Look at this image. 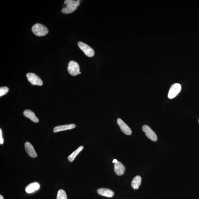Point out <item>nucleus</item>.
Instances as JSON below:
<instances>
[{
  "label": "nucleus",
  "mask_w": 199,
  "mask_h": 199,
  "mask_svg": "<svg viewBox=\"0 0 199 199\" xmlns=\"http://www.w3.org/2000/svg\"><path fill=\"white\" fill-rule=\"evenodd\" d=\"M32 30L35 35L38 36H45L48 33V28L40 23L34 24L32 27Z\"/></svg>",
  "instance_id": "f03ea898"
},
{
  "label": "nucleus",
  "mask_w": 199,
  "mask_h": 199,
  "mask_svg": "<svg viewBox=\"0 0 199 199\" xmlns=\"http://www.w3.org/2000/svg\"><path fill=\"white\" fill-rule=\"evenodd\" d=\"M40 188V185L37 182L31 183L28 184L25 188L27 193L30 194L38 190Z\"/></svg>",
  "instance_id": "9d476101"
},
{
  "label": "nucleus",
  "mask_w": 199,
  "mask_h": 199,
  "mask_svg": "<svg viewBox=\"0 0 199 199\" xmlns=\"http://www.w3.org/2000/svg\"><path fill=\"white\" fill-rule=\"evenodd\" d=\"M65 5L66 7L62 9L61 11L64 14L71 13L77 9L80 4V1L74 0H66L64 1Z\"/></svg>",
  "instance_id": "f257e3e1"
},
{
  "label": "nucleus",
  "mask_w": 199,
  "mask_h": 199,
  "mask_svg": "<svg viewBox=\"0 0 199 199\" xmlns=\"http://www.w3.org/2000/svg\"><path fill=\"white\" fill-rule=\"evenodd\" d=\"M117 122L123 132L128 135H131L132 132L131 129L121 119H118Z\"/></svg>",
  "instance_id": "6e6552de"
},
{
  "label": "nucleus",
  "mask_w": 199,
  "mask_h": 199,
  "mask_svg": "<svg viewBox=\"0 0 199 199\" xmlns=\"http://www.w3.org/2000/svg\"><path fill=\"white\" fill-rule=\"evenodd\" d=\"M143 131L145 133L146 136L153 141H157V135L151 128L147 125H144L142 127Z\"/></svg>",
  "instance_id": "0eeeda50"
},
{
  "label": "nucleus",
  "mask_w": 199,
  "mask_h": 199,
  "mask_svg": "<svg viewBox=\"0 0 199 199\" xmlns=\"http://www.w3.org/2000/svg\"><path fill=\"white\" fill-rule=\"evenodd\" d=\"M25 149L26 151L30 157L35 158L37 157V155L33 146L29 142H26L25 143Z\"/></svg>",
  "instance_id": "1a4fd4ad"
},
{
  "label": "nucleus",
  "mask_w": 199,
  "mask_h": 199,
  "mask_svg": "<svg viewBox=\"0 0 199 199\" xmlns=\"http://www.w3.org/2000/svg\"><path fill=\"white\" fill-rule=\"evenodd\" d=\"M57 199H67L66 193L64 190H59L57 195Z\"/></svg>",
  "instance_id": "f3484780"
},
{
  "label": "nucleus",
  "mask_w": 199,
  "mask_h": 199,
  "mask_svg": "<svg viewBox=\"0 0 199 199\" xmlns=\"http://www.w3.org/2000/svg\"><path fill=\"white\" fill-rule=\"evenodd\" d=\"M68 70L69 74L71 75L77 76L80 72L79 65L77 62L72 61L68 64Z\"/></svg>",
  "instance_id": "20e7f679"
},
{
  "label": "nucleus",
  "mask_w": 199,
  "mask_h": 199,
  "mask_svg": "<svg viewBox=\"0 0 199 199\" xmlns=\"http://www.w3.org/2000/svg\"><path fill=\"white\" fill-rule=\"evenodd\" d=\"M97 192L99 195L108 197H112L114 194L113 191L108 188H99L97 190Z\"/></svg>",
  "instance_id": "ddd939ff"
},
{
  "label": "nucleus",
  "mask_w": 199,
  "mask_h": 199,
  "mask_svg": "<svg viewBox=\"0 0 199 199\" xmlns=\"http://www.w3.org/2000/svg\"><path fill=\"white\" fill-rule=\"evenodd\" d=\"M26 77L28 81L33 85L42 86L43 85V82L42 80L34 73H27Z\"/></svg>",
  "instance_id": "423d86ee"
},
{
  "label": "nucleus",
  "mask_w": 199,
  "mask_h": 199,
  "mask_svg": "<svg viewBox=\"0 0 199 199\" xmlns=\"http://www.w3.org/2000/svg\"></svg>",
  "instance_id": "5701e85b"
},
{
  "label": "nucleus",
  "mask_w": 199,
  "mask_h": 199,
  "mask_svg": "<svg viewBox=\"0 0 199 199\" xmlns=\"http://www.w3.org/2000/svg\"><path fill=\"white\" fill-rule=\"evenodd\" d=\"M9 88L7 87H2L0 88V96L6 95L8 92Z\"/></svg>",
  "instance_id": "a211bd4d"
},
{
  "label": "nucleus",
  "mask_w": 199,
  "mask_h": 199,
  "mask_svg": "<svg viewBox=\"0 0 199 199\" xmlns=\"http://www.w3.org/2000/svg\"><path fill=\"white\" fill-rule=\"evenodd\" d=\"M83 148L84 147L83 146H80V147H79L74 152H73V153L71 154L70 155L68 156V160H69L70 162H72V161H74L76 156H77V155L82 150Z\"/></svg>",
  "instance_id": "dca6fc26"
},
{
  "label": "nucleus",
  "mask_w": 199,
  "mask_h": 199,
  "mask_svg": "<svg viewBox=\"0 0 199 199\" xmlns=\"http://www.w3.org/2000/svg\"><path fill=\"white\" fill-rule=\"evenodd\" d=\"M118 162V161L117 159H116L114 160L113 161H112V163H117Z\"/></svg>",
  "instance_id": "aec40b11"
},
{
  "label": "nucleus",
  "mask_w": 199,
  "mask_h": 199,
  "mask_svg": "<svg viewBox=\"0 0 199 199\" xmlns=\"http://www.w3.org/2000/svg\"><path fill=\"white\" fill-rule=\"evenodd\" d=\"M141 178L139 175L135 176L131 182V186L134 189H138L141 183Z\"/></svg>",
  "instance_id": "2eb2a0df"
},
{
  "label": "nucleus",
  "mask_w": 199,
  "mask_h": 199,
  "mask_svg": "<svg viewBox=\"0 0 199 199\" xmlns=\"http://www.w3.org/2000/svg\"><path fill=\"white\" fill-rule=\"evenodd\" d=\"M0 199H4L3 196L1 195H0Z\"/></svg>",
  "instance_id": "412c9836"
},
{
  "label": "nucleus",
  "mask_w": 199,
  "mask_h": 199,
  "mask_svg": "<svg viewBox=\"0 0 199 199\" xmlns=\"http://www.w3.org/2000/svg\"><path fill=\"white\" fill-rule=\"evenodd\" d=\"M79 74H81V72H79Z\"/></svg>",
  "instance_id": "4be33fe9"
},
{
  "label": "nucleus",
  "mask_w": 199,
  "mask_h": 199,
  "mask_svg": "<svg viewBox=\"0 0 199 199\" xmlns=\"http://www.w3.org/2000/svg\"><path fill=\"white\" fill-rule=\"evenodd\" d=\"M75 127L76 125L75 124L59 125L54 128V132H58L64 131V130H71Z\"/></svg>",
  "instance_id": "9b49d317"
},
{
  "label": "nucleus",
  "mask_w": 199,
  "mask_h": 199,
  "mask_svg": "<svg viewBox=\"0 0 199 199\" xmlns=\"http://www.w3.org/2000/svg\"><path fill=\"white\" fill-rule=\"evenodd\" d=\"M3 143L4 140L2 137V131L1 129H0V143H1V144L2 145L3 144Z\"/></svg>",
  "instance_id": "6ab92c4d"
},
{
  "label": "nucleus",
  "mask_w": 199,
  "mask_h": 199,
  "mask_svg": "<svg viewBox=\"0 0 199 199\" xmlns=\"http://www.w3.org/2000/svg\"><path fill=\"white\" fill-rule=\"evenodd\" d=\"M114 170L117 175H121L124 173L125 167L121 162L118 161L117 163H114Z\"/></svg>",
  "instance_id": "f8f14e48"
},
{
  "label": "nucleus",
  "mask_w": 199,
  "mask_h": 199,
  "mask_svg": "<svg viewBox=\"0 0 199 199\" xmlns=\"http://www.w3.org/2000/svg\"><path fill=\"white\" fill-rule=\"evenodd\" d=\"M181 90V86L179 83H175L172 85L169 90L168 97L170 99H173L179 94Z\"/></svg>",
  "instance_id": "39448f33"
},
{
  "label": "nucleus",
  "mask_w": 199,
  "mask_h": 199,
  "mask_svg": "<svg viewBox=\"0 0 199 199\" xmlns=\"http://www.w3.org/2000/svg\"><path fill=\"white\" fill-rule=\"evenodd\" d=\"M23 114L26 117L28 118L33 122L37 123L38 122L39 119L36 116L33 112L29 110H26L23 112Z\"/></svg>",
  "instance_id": "4468645a"
},
{
  "label": "nucleus",
  "mask_w": 199,
  "mask_h": 199,
  "mask_svg": "<svg viewBox=\"0 0 199 199\" xmlns=\"http://www.w3.org/2000/svg\"><path fill=\"white\" fill-rule=\"evenodd\" d=\"M78 46L87 56L92 57L95 55V53L93 49L86 44L82 42H79L78 43Z\"/></svg>",
  "instance_id": "7ed1b4c3"
}]
</instances>
